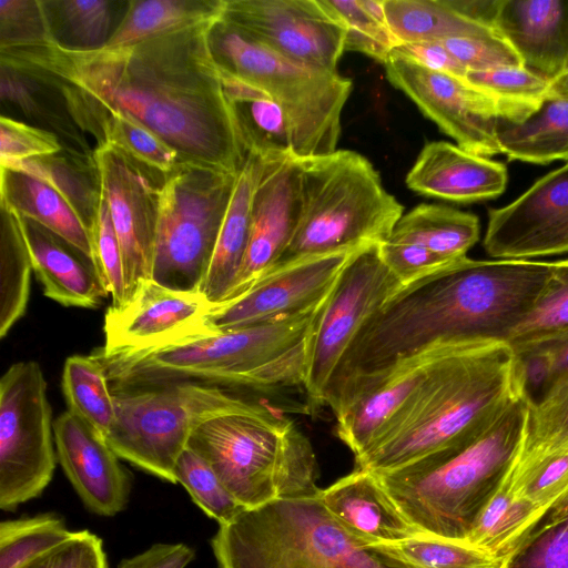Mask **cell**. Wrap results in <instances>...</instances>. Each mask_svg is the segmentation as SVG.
<instances>
[{
    "instance_id": "1",
    "label": "cell",
    "mask_w": 568,
    "mask_h": 568,
    "mask_svg": "<svg viewBox=\"0 0 568 568\" xmlns=\"http://www.w3.org/2000/svg\"><path fill=\"white\" fill-rule=\"evenodd\" d=\"M215 22L116 48L81 50L51 39L0 49V64L54 88L78 126L122 113L181 163L237 174L250 153L211 51Z\"/></svg>"
},
{
    "instance_id": "2",
    "label": "cell",
    "mask_w": 568,
    "mask_h": 568,
    "mask_svg": "<svg viewBox=\"0 0 568 568\" xmlns=\"http://www.w3.org/2000/svg\"><path fill=\"white\" fill-rule=\"evenodd\" d=\"M552 262L464 257L402 287L359 327L326 406L352 382L438 341H504L534 306Z\"/></svg>"
},
{
    "instance_id": "3",
    "label": "cell",
    "mask_w": 568,
    "mask_h": 568,
    "mask_svg": "<svg viewBox=\"0 0 568 568\" xmlns=\"http://www.w3.org/2000/svg\"><path fill=\"white\" fill-rule=\"evenodd\" d=\"M523 390L520 365L507 342H460L407 412L355 458V468L382 474L432 467L478 438Z\"/></svg>"
},
{
    "instance_id": "4",
    "label": "cell",
    "mask_w": 568,
    "mask_h": 568,
    "mask_svg": "<svg viewBox=\"0 0 568 568\" xmlns=\"http://www.w3.org/2000/svg\"><path fill=\"white\" fill-rule=\"evenodd\" d=\"M327 298V297H326ZM326 298L302 314L231 331L203 327L155 346L91 355L111 389L195 382L272 392L303 387L310 344Z\"/></svg>"
},
{
    "instance_id": "5",
    "label": "cell",
    "mask_w": 568,
    "mask_h": 568,
    "mask_svg": "<svg viewBox=\"0 0 568 568\" xmlns=\"http://www.w3.org/2000/svg\"><path fill=\"white\" fill-rule=\"evenodd\" d=\"M530 403L520 392L478 438L432 467L372 474L423 534L465 541L524 445Z\"/></svg>"
},
{
    "instance_id": "6",
    "label": "cell",
    "mask_w": 568,
    "mask_h": 568,
    "mask_svg": "<svg viewBox=\"0 0 568 568\" xmlns=\"http://www.w3.org/2000/svg\"><path fill=\"white\" fill-rule=\"evenodd\" d=\"M211 547L219 568H415L346 529L320 493L244 509Z\"/></svg>"
},
{
    "instance_id": "7",
    "label": "cell",
    "mask_w": 568,
    "mask_h": 568,
    "mask_svg": "<svg viewBox=\"0 0 568 568\" xmlns=\"http://www.w3.org/2000/svg\"><path fill=\"white\" fill-rule=\"evenodd\" d=\"M187 447L245 509L321 490L310 439L293 420L254 402L201 424Z\"/></svg>"
},
{
    "instance_id": "8",
    "label": "cell",
    "mask_w": 568,
    "mask_h": 568,
    "mask_svg": "<svg viewBox=\"0 0 568 568\" xmlns=\"http://www.w3.org/2000/svg\"><path fill=\"white\" fill-rule=\"evenodd\" d=\"M300 160L301 215L288 245L266 274L302 260L389 239L404 209L364 155L336 150Z\"/></svg>"
},
{
    "instance_id": "9",
    "label": "cell",
    "mask_w": 568,
    "mask_h": 568,
    "mask_svg": "<svg viewBox=\"0 0 568 568\" xmlns=\"http://www.w3.org/2000/svg\"><path fill=\"white\" fill-rule=\"evenodd\" d=\"M209 40L220 69L260 88L280 106L294 156L308 159L336 151L352 80L338 71L293 61L223 17L211 27Z\"/></svg>"
},
{
    "instance_id": "10",
    "label": "cell",
    "mask_w": 568,
    "mask_h": 568,
    "mask_svg": "<svg viewBox=\"0 0 568 568\" xmlns=\"http://www.w3.org/2000/svg\"><path fill=\"white\" fill-rule=\"evenodd\" d=\"M111 390L115 419L108 444L120 458L171 484L196 427L253 404L225 387L195 382Z\"/></svg>"
},
{
    "instance_id": "11",
    "label": "cell",
    "mask_w": 568,
    "mask_h": 568,
    "mask_svg": "<svg viewBox=\"0 0 568 568\" xmlns=\"http://www.w3.org/2000/svg\"><path fill=\"white\" fill-rule=\"evenodd\" d=\"M236 175L180 162L163 176L151 280L201 292Z\"/></svg>"
},
{
    "instance_id": "12",
    "label": "cell",
    "mask_w": 568,
    "mask_h": 568,
    "mask_svg": "<svg viewBox=\"0 0 568 568\" xmlns=\"http://www.w3.org/2000/svg\"><path fill=\"white\" fill-rule=\"evenodd\" d=\"M52 412L47 382L36 361L12 364L0 381V508L14 510L39 497L51 481Z\"/></svg>"
},
{
    "instance_id": "13",
    "label": "cell",
    "mask_w": 568,
    "mask_h": 568,
    "mask_svg": "<svg viewBox=\"0 0 568 568\" xmlns=\"http://www.w3.org/2000/svg\"><path fill=\"white\" fill-rule=\"evenodd\" d=\"M402 287L383 263L378 244L353 253L314 326L303 386L310 406H326L332 378L357 331Z\"/></svg>"
},
{
    "instance_id": "14",
    "label": "cell",
    "mask_w": 568,
    "mask_h": 568,
    "mask_svg": "<svg viewBox=\"0 0 568 568\" xmlns=\"http://www.w3.org/2000/svg\"><path fill=\"white\" fill-rule=\"evenodd\" d=\"M93 158L121 246L128 303L152 277L163 178L111 144L98 145Z\"/></svg>"
},
{
    "instance_id": "15",
    "label": "cell",
    "mask_w": 568,
    "mask_h": 568,
    "mask_svg": "<svg viewBox=\"0 0 568 568\" xmlns=\"http://www.w3.org/2000/svg\"><path fill=\"white\" fill-rule=\"evenodd\" d=\"M384 65L390 84L404 92L460 149L485 158L501 154L498 143L501 120L491 98L465 80L403 58L389 55Z\"/></svg>"
},
{
    "instance_id": "16",
    "label": "cell",
    "mask_w": 568,
    "mask_h": 568,
    "mask_svg": "<svg viewBox=\"0 0 568 568\" xmlns=\"http://www.w3.org/2000/svg\"><path fill=\"white\" fill-rule=\"evenodd\" d=\"M223 19L273 51L337 71L346 30L320 0H226Z\"/></svg>"
},
{
    "instance_id": "17",
    "label": "cell",
    "mask_w": 568,
    "mask_h": 568,
    "mask_svg": "<svg viewBox=\"0 0 568 568\" xmlns=\"http://www.w3.org/2000/svg\"><path fill=\"white\" fill-rule=\"evenodd\" d=\"M358 248L310 257L264 275L237 297L213 305L205 317L206 327L239 329L316 307L328 296L343 267Z\"/></svg>"
},
{
    "instance_id": "18",
    "label": "cell",
    "mask_w": 568,
    "mask_h": 568,
    "mask_svg": "<svg viewBox=\"0 0 568 568\" xmlns=\"http://www.w3.org/2000/svg\"><path fill=\"white\" fill-rule=\"evenodd\" d=\"M496 260H532L568 252V162L506 206L488 210L483 242Z\"/></svg>"
},
{
    "instance_id": "19",
    "label": "cell",
    "mask_w": 568,
    "mask_h": 568,
    "mask_svg": "<svg viewBox=\"0 0 568 568\" xmlns=\"http://www.w3.org/2000/svg\"><path fill=\"white\" fill-rule=\"evenodd\" d=\"M301 210V160L291 153L260 156L248 244L235 284L224 302L244 293L275 265L295 232Z\"/></svg>"
},
{
    "instance_id": "20",
    "label": "cell",
    "mask_w": 568,
    "mask_h": 568,
    "mask_svg": "<svg viewBox=\"0 0 568 568\" xmlns=\"http://www.w3.org/2000/svg\"><path fill=\"white\" fill-rule=\"evenodd\" d=\"M58 459L91 513L113 517L123 511L132 490V476L105 437L70 410L53 423Z\"/></svg>"
},
{
    "instance_id": "21",
    "label": "cell",
    "mask_w": 568,
    "mask_h": 568,
    "mask_svg": "<svg viewBox=\"0 0 568 568\" xmlns=\"http://www.w3.org/2000/svg\"><path fill=\"white\" fill-rule=\"evenodd\" d=\"M211 307L201 293L175 291L149 280L128 303L108 308L101 348L112 352L155 346L203 327Z\"/></svg>"
},
{
    "instance_id": "22",
    "label": "cell",
    "mask_w": 568,
    "mask_h": 568,
    "mask_svg": "<svg viewBox=\"0 0 568 568\" xmlns=\"http://www.w3.org/2000/svg\"><path fill=\"white\" fill-rule=\"evenodd\" d=\"M507 181L504 163L446 141L426 143L405 178L415 193L458 203L496 199Z\"/></svg>"
},
{
    "instance_id": "23",
    "label": "cell",
    "mask_w": 568,
    "mask_h": 568,
    "mask_svg": "<svg viewBox=\"0 0 568 568\" xmlns=\"http://www.w3.org/2000/svg\"><path fill=\"white\" fill-rule=\"evenodd\" d=\"M495 29L530 71L549 81L568 72V0H500Z\"/></svg>"
},
{
    "instance_id": "24",
    "label": "cell",
    "mask_w": 568,
    "mask_h": 568,
    "mask_svg": "<svg viewBox=\"0 0 568 568\" xmlns=\"http://www.w3.org/2000/svg\"><path fill=\"white\" fill-rule=\"evenodd\" d=\"M20 219L44 295L64 306H99L110 293L94 261L38 223Z\"/></svg>"
},
{
    "instance_id": "25",
    "label": "cell",
    "mask_w": 568,
    "mask_h": 568,
    "mask_svg": "<svg viewBox=\"0 0 568 568\" xmlns=\"http://www.w3.org/2000/svg\"><path fill=\"white\" fill-rule=\"evenodd\" d=\"M320 499L339 524L369 544H393L426 536L405 518L367 470L355 468L321 489Z\"/></svg>"
},
{
    "instance_id": "26",
    "label": "cell",
    "mask_w": 568,
    "mask_h": 568,
    "mask_svg": "<svg viewBox=\"0 0 568 568\" xmlns=\"http://www.w3.org/2000/svg\"><path fill=\"white\" fill-rule=\"evenodd\" d=\"M258 165L260 156L250 153L236 175L233 194L200 292L212 306L225 301L244 261Z\"/></svg>"
},
{
    "instance_id": "27",
    "label": "cell",
    "mask_w": 568,
    "mask_h": 568,
    "mask_svg": "<svg viewBox=\"0 0 568 568\" xmlns=\"http://www.w3.org/2000/svg\"><path fill=\"white\" fill-rule=\"evenodd\" d=\"M0 200L1 206L38 223L94 261L90 230L67 200L44 181L19 170L1 168Z\"/></svg>"
},
{
    "instance_id": "28",
    "label": "cell",
    "mask_w": 568,
    "mask_h": 568,
    "mask_svg": "<svg viewBox=\"0 0 568 568\" xmlns=\"http://www.w3.org/2000/svg\"><path fill=\"white\" fill-rule=\"evenodd\" d=\"M226 0H131L104 48L134 44L220 20Z\"/></svg>"
},
{
    "instance_id": "29",
    "label": "cell",
    "mask_w": 568,
    "mask_h": 568,
    "mask_svg": "<svg viewBox=\"0 0 568 568\" xmlns=\"http://www.w3.org/2000/svg\"><path fill=\"white\" fill-rule=\"evenodd\" d=\"M548 509L513 493L504 479L477 515L465 542L507 562Z\"/></svg>"
},
{
    "instance_id": "30",
    "label": "cell",
    "mask_w": 568,
    "mask_h": 568,
    "mask_svg": "<svg viewBox=\"0 0 568 568\" xmlns=\"http://www.w3.org/2000/svg\"><path fill=\"white\" fill-rule=\"evenodd\" d=\"M478 217L469 212L436 204H419L403 214L388 240L420 245L456 262L479 240Z\"/></svg>"
},
{
    "instance_id": "31",
    "label": "cell",
    "mask_w": 568,
    "mask_h": 568,
    "mask_svg": "<svg viewBox=\"0 0 568 568\" xmlns=\"http://www.w3.org/2000/svg\"><path fill=\"white\" fill-rule=\"evenodd\" d=\"M498 143L510 161L568 162V99L550 98L521 123L500 122Z\"/></svg>"
},
{
    "instance_id": "32",
    "label": "cell",
    "mask_w": 568,
    "mask_h": 568,
    "mask_svg": "<svg viewBox=\"0 0 568 568\" xmlns=\"http://www.w3.org/2000/svg\"><path fill=\"white\" fill-rule=\"evenodd\" d=\"M220 70L248 153L262 158L292 154L286 120L276 102L260 88Z\"/></svg>"
},
{
    "instance_id": "33",
    "label": "cell",
    "mask_w": 568,
    "mask_h": 568,
    "mask_svg": "<svg viewBox=\"0 0 568 568\" xmlns=\"http://www.w3.org/2000/svg\"><path fill=\"white\" fill-rule=\"evenodd\" d=\"M9 169L37 176L55 189L92 231L101 201V182L92 156L55 154L39 156L17 163Z\"/></svg>"
},
{
    "instance_id": "34",
    "label": "cell",
    "mask_w": 568,
    "mask_h": 568,
    "mask_svg": "<svg viewBox=\"0 0 568 568\" xmlns=\"http://www.w3.org/2000/svg\"><path fill=\"white\" fill-rule=\"evenodd\" d=\"M383 7L387 27L399 45L496 31L467 20L444 0H383Z\"/></svg>"
},
{
    "instance_id": "35",
    "label": "cell",
    "mask_w": 568,
    "mask_h": 568,
    "mask_svg": "<svg viewBox=\"0 0 568 568\" xmlns=\"http://www.w3.org/2000/svg\"><path fill=\"white\" fill-rule=\"evenodd\" d=\"M509 489L550 508L568 491V442L524 445L505 477Z\"/></svg>"
},
{
    "instance_id": "36",
    "label": "cell",
    "mask_w": 568,
    "mask_h": 568,
    "mask_svg": "<svg viewBox=\"0 0 568 568\" xmlns=\"http://www.w3.org/2000/svg\"><path fill=\"white\" fill-rule=\"evenodd\" d=\"M33 271L20 216L1 206L0 337L24 315Z\"/></svg>"
},
{
    "instance_id": "37",
    "label": "cell",
    "mask_w": 568,
    "mask_h": 568,
    "mask_svg": "<svg viewBox=\"0 0 568 568\" xmlns=\"http://www.w3.org/2000/svg\"><path fill=\"white\" fill-rule=\"evenodd\" d=\"M466 81L494 100L501 122L521 123L550 99V81L524 65L469 71Z\"/></svg>"
},
{
    "instance_id": "38",
    "label": "cell",
    "mask_w": 568,
    "mask_h": 568,
    "mask_svg": "<svg viewBox=\"0 0 568 568\" xmlns=\"http://www.w3.org/2000/svg\"><path fill=\"white\" fill-rule=\"evenodd\" d=\"M62 389L69 410L106 437L115 419V405L103 365L91 354L68 357Z\"/></svg>"
},
{
    "instance_id": "39",
    "label": "cell",
    "mask_w": 568,
    "mask_h": 568,
    "mask_svg": "<svg viewBox=\"0 0 568 568\" xmlns=\"http://www.w3.org/2000/svg\"><path fill=\"white\" fill-rule=\"evenodd\" d=\"M79 128L92 135L98 145H114L162 175L181 162L179 154L161 138L125 114L103 113Z\"/></svg>"
},
{
    "instance_id": "40",
    "label": "cell",
    "mask_w": 568,
    "mask_h": 568,
    "mask_svg": "<svg viewBox=\"0 0 568 568\" xmlns=\"http://www.w3.org/2000/svg\"><path fill=\"white\" fill-rule=\"evenodd\" d=\"M568 334V260L552 262L551 271L534 306L510 334L517 349Z\"/></svg>"
},
{
    "instance_id": "41",
    "label": "cell",
    "mask_w": 568,
    "mask_h": 568,
    "mask_svg": "<svg viewBox=\"0 0 568 568\" xmlns=\"http://www.w3.org/2000/svg\"><path fill=\"white\" fill-rule=\"evenodd\" d=\"M72 534L64 519L53 513L3 520L0 523V568H18Z\"/></svg>"
},
{
    "instance_id": "42",
    "label": "cell",
    "mask_w": 568,
    "mask_h": 568,
    "mask_svg": "<svg viewBox=\"0 0 568 568\" xmlns=\"http://www.w3.org/2000/svg\"><path fill=\"white\" fill-rule=\"evenodd\" d=\"M375 545L415 568H503L506 565L465 541L432 536Z\"/></svg>"
},
{
    "instance_id": "43",
    "label": "cell",
    "mask_w": 568,
    "mask_h": 568,
    "mask_svg": "<svg viewBox=\"0 0 568 568\" xmlns=\"http://www.w3.org/2000/svg\"><path fill=\"white\" fill-rule=\"evenodd\" d=\"M507 568H568V491L542 516Z\"/></svg>"
},
{
    "instance_id": "44",
    "label": "cell",
    "mask_w": 568,
    "mask_h": 568,
    "mask_svg": "<svg viewBox=\"0 0 568 568\" xmlns=\"http://www.w3.org/2000/svg\"><path fill=\"white\" fill-rule=\"evenodd\" d=\"M176 484L180 483L206 516L219 525L236 517L245 508L232 496L209 464L194 450L182 452L174 467Z\"/></svg>"
},
{
    "instance_id": "45",
    "label": "cell",
    "mask_w": 568,
    "mask_h": 568,
    "mask_svg": "<svg viewBox=\"0 0 568 568\" xmlns=\"http://www.w3.org/2000/svg\"><path fill=\"white\" fill-rule=\"evenodd\" d=\"M50 20H57L72 41L69 48L91 50L103 48L111 37L112 1H44Z\"/></svg>"
},
{
    "instance_id": "46",
    "label": "cell",
    "mask_w": 568,
    "mask_h": 568,
    "mask_svg": "<svg viewBox=\"0 0 568 568\" xmlns=\"http://www.w3.org/2000/svg\"><path fill=\"white\" fill-rule=\"evenodd\" d=\"M345 28V51L364 53L385 63L399 45L388 27L375 20L358 0H320Z\"/></svg>"
},
{
    "instance_id": "47",
    "label": "cell",
    "mask_w": 568,
    "mask_h": 568,
    "mask_svg": "<svg viewBox=\"0 0 568 568\" xmlns=\"http://www.w3.org/2000/svg\"><path fill=\"white\" fill-rule=\"evenodd\" d=\"M55 39L44 4L39 0H0V49Z\"/></svg>"
},
{
    "instance_id": "48",
    "label": "cell",
    "mask_w": 568,
    "mask_h": 568,
    "mask_svg": "<svg viewBox=\"0 0 568 568\" xmlns=\"http://www.w3.org/2000/svg\"><path fill=\"white\" fill-rule=\"evenodd\" d=\"M91 234L95 264L112 296L111 307H120L125 303L126 294L123 258L110 210L103 194L101 195Z\"/></svg>"
},
{
    "instance_id": "49",
    "label": "cell",
    "mask_w": 568,
    "mask_h": 568,
    "mask_svg": "<svg viewBox=\"0 0 568 568\" xmlns=\"http://www.w3.org/2000/svg\"><path fill=\"white\" fill-rule=\"evenodd\" d=\"M568 442V377L530 403L526 445Z\"/></svg>"
},
{
    "instance_id": "50",
    "label": "cell",
    "mask_w": 568,
    "mask_h": 568,
    "mask_svg": "<svg viewBox=\"0 0 568 568\" xmlns=\"http://www.w3.org/2000/svg\"><path fill=\"white\" fill-rule=\"evenodd\" d=\"M60 151L62 145L52 132L1 115V168H10L26 160L55 154Z\"/></svg>"
},
{
    "instance_id": "51",
    "label": "cell",
    "mask_w": 568,
    "mask_h": 568,
    "mask_svg": "<svg viewBox=\"0 0 568 568\" xmlns=\"http://www.w3.org/2000/svg\"><path fill=\"white\" fill-rule=\"evenodd\" d=\"M442 43L468 72L523 65L516 51L497 31L452 38Z\"/></svg>"
},
{
    "instance_id": "52",
    "label": "cell",
    "mask_w": 568,
    "mask_h": 568,
    "mask_svg": "<svg viewBox=\"0 0 568 568\" xmlns=\"http://www.w3.org/2000/svg\"><path fill=\"white\" fill-rule=\"evenodd\" d=\"M18 568H109V565L102 539L89 530H77Z\"/></svg>"
},
{
    "instance_id": "53",
    "label": "cell",
    "mask_w": 568,
    "mask_h": 568,
    "mask_svg": "<svg viewBox=\"0 0 568 568\" xmlns=\"http://www.w3.org/2000/svg\"><path fill=\"white\" fill-rule=\"evenodd\" d=\"M378 252L403 287L454 263L420 245L390 240L378 244Z\"/></svg>"
},
{
    "instance_id": "54",
    "label": "cell",
    "mask_w": 568,
    "mask_h": 568,
    "mask_svg": "<svg viewBox=\"0 0 568 568\" xmlns=\"http://www.w3.org/2000/svg\"><path fill=\"white\" fill-rule=\"evenodd\" d=\"M390 55L403 58L428 70L466 81L467 69L442 42L406 43L396 47Z\"/></svg>"
},
{
    "instance_id": "55",
    "label": "cell",
    "mask_w": 568,
    "mask_h": 568,
    "mask_svg": "<svg viewBox=\"0 0 568 568\" xmlns=\"http://www.w3.org/2000/svg\"><path fill=\"white\" fill-rule=\"evenodd\" d=\"M194 558L195 550L183 542H158L133 557L122 559L118 568H186Z\"/></svg>"
},
{
    "instance_id": "56",
    "label": "cell",
    "mask_w": 568,
    "mask_h": 568,
    "mask_svg": "<svg viewBox=\"0 0 568 568\" xmlns=\"http://www.w3.org/2000/svg\"><path fill=\"white\" fill-rule=\"evenodd\" d=\"M0 67L1 100L16 104L28 115L43 114L44 111L36 98V91L40 83L13 68L4 64H0Z\"/></svg>"
},
{
    "instance_id": "57",
    "label": "cell",
    "mask_w": 568,
    "mask_h": 568,
    "mask_svg": "<svg viewBox=\"0 0 568 568\" xmlns=\"http://www.w3.org/2000/svg\"><path fill=\"white\" fill-rule=\"evenodd\" d=\"M525 347H532L542 354L547 363L549 374V385L547 390L557 382L568 377V334L551 341L520 348Z\"/></svg>"
},
{
    "instance_id": "58",
    "label": "cell",
    "mask_w": 568,
    "mask_h": 568,
    "mask_svg": "<svg viewBox=\"0 0 568 568\" xmlns=\"http://www.w3.org/2000/svg\"><path fill=\"white\" fill-rule=\"evenodd\" d=\"M444 2L467 20L496 30L500 0H444Z\"/></svg>"
},
{
    "instance_id": "59",
    "label": "cell",
    "mask_w": 568,
    "mask_h": 568,
    "mask_svg": "<svg viewBox=\"0 0 568 568\" xmlns=\"http://www.w3.org/2000/svg\"><path fill=\"white\" fill-rule=\"evenodd\" d=\"M550 97L568 99V72L550 81Z\"/></svg>"
},
{
    "instance_id": "60",
    "label": "cell",
    "mask_w": 568,
    "mask_h": 568,
    "mask_svg": "<svg viewBox=\"0 0 568 568\" xmlns=\"http://www.w3.org/2000/svg\"><path fill=\"white\" fill-rule=\"evenodd\" d=\"M503 568H507L506 565Z\"/></svg>"
}]
</instances>
